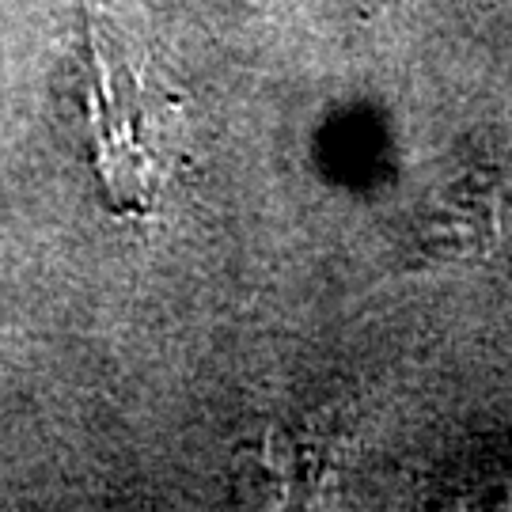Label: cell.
Wrapping results in <instances>:
<instances>
[{"mask_svg":"<svg viewBox=\"0 0 512 512\" xmlns=\"http://www.w3.org/2000/svg\"><path fill=\"white\" fill-rule=\"evenodd\" d=\"M88 57L84 110L103 198L122 217H156L186 167L183 103L137 69L122 38L95 16H88Z\"/></svg>","mask_w":512,"mask_h":512,"instance_id":"obj_1","label":"cell"}]
</instances>
